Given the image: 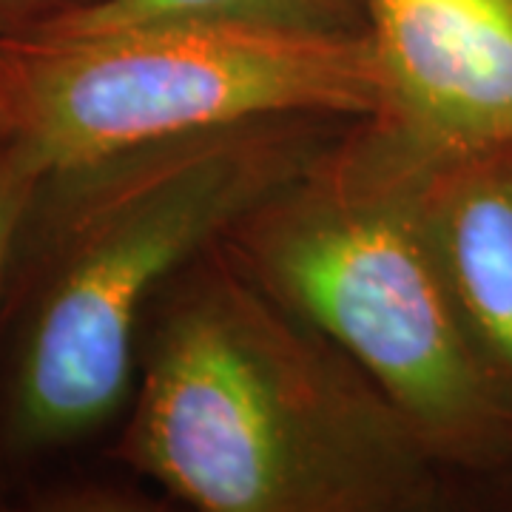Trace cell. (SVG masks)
Here are the masks:
<instances>
[{
  "label": "cell",
  "mask_w": 512,
  "mask_h": 512,
  "mask_svg": "<svg viewBox=\"0 0 512 512\" xmlns=\"http://www.w3.org/2000/svg\"><path fill=\"white\" fill-rule=\"evenodd\" d=\"M146 23H222L299 35H367L365 0H100L43 26V35H100Z\"/></svg>",
  "instance_id": "52a82bcc"
},
{
  "label": "cell",
  "mask_w": 512,
  "mask_h": 512,
  "mask_svg": "<svg viewBox=\"0 0 512 512\" xmlns=\"http://www.w3.org/2000/svg\"><path fill=\"white\" fill-rule=\"evenodd\" d=\"M12 174L0 165V271L9 248V234H12V220H15V200H12Z\"/></svg>",
  "instance_id": "ba28073f"
},
{
  "label": "cell",
  "mask_w": 512,
  "mask_h": 512,
  "mask_svg": "<svg viewBox=\"0 0 512 512\" xmlns=\"http://www.w3.org/2000/svg\"><path fill=\"white\" fill-rule=\"evenodd\" d=\"M231 234L239 268L342 350L444 467H510L512 413L461 330L399 134L367 117Z\"/></svg>",
  "instance_id": "7a4b0ae2"
},
{
  "label": "cell",
  "mask_w": 512,
  "mask_h": 512,
  "mask_svg": "<svg viewBox=\"0 0 512 512\" xmlns=\"http://www.w3.org/2000/svg\"><path fill=\"white\" fill-rule=\"evenodd\" d=\"M316 117H271L137 151L37 313L18 379V433L72 439L123 402L137 319L208 251L325 151Z\"/></svg>",
  "instance_id": "277c9868"
},
{
  "label": "cell",
  "mask_w": 512,
  "mask_h": 512,
  "mask_svg": "<svg viewBox=\"0 0 512 512\" xmlns=\"http://www.w3.org/2000/svg\"><path fill=\"white\" fill-rule=\"evenodd\" d=\"M365 15L373 120L427 157L512 140V0H365Z\"/></svg>",
  "instance_id": "5b68a950"
},
{
  "label": "cell",
  "mask_w": 512,
  "mask_h": 512,
  "mask_svg": "<svg viewBox=\"0 0 512 512\" xmlns=\"http://www.w3.org/2000/svg\"><path fill=\"white\" fill-rule=\"evenodd\" d=\"M367 35L146 23L12 49L3 114L20 177L89 171L202 131L271 117H376Z\"/></svg>",
  "instance_id": "3957f363"
},
{
  "label": "cell",
  "mask_w": 512,
  "mask_h": 512,
  "mask_svg": "<svg viewBox=\"0 0 512 512\" xmlns=\"http://www.w3.org/2000/svg\"><path fill=\"white\" fill-rule=\"evenodd\" d=\"M126 453L202 512H419L444 467L342 350L222 262L165 305Z\"/></svg>",
  "instance_id": "6da1fadb"
},
{
  "label": "cell",
  "mask_w": 512,
  "mask_h": 512,
  "mask_svg": "<svg viewBox=\"0 0 512 512\" xmlns=\"http://www.w3.org/2000/svg\"><path fill=\"white\" fill-rule=\"evenodd\" d=\"M407 148L444 288L478 365L512 413V140L439 157Z\"/></svg>",
  "instance_id": "8992f818"
}]
</instances>
